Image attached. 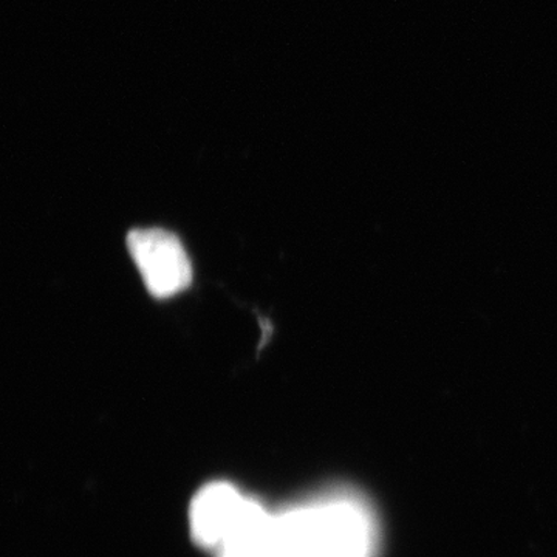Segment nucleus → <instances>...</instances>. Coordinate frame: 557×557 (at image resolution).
Wrapping results in <instances>:
<instances>
[{
	"label": "nucleus",
	"instance_id": "obj_2",
	"mask_svg": "<svg viewBox=\"0 0 557 557\" xmlns=\"http://www.w3.org/2000/svg\"><path fill=\"white\" fill-rule=\"evenodd\" d=\"M127 248L150 295L166 299L189 287L193 267L175 234L160 228L134 230L127 236Z\"/></svg>",
	"mask_w": 557,
	"mask_h": 557
},
{
	"label": "nucleus",
	"instance_id": "obj_1",
	"mask_svg": "<svg viewBox=\"0 0 557 557\" xmlns=\"http://www.w3.org/2000/svg\"><path fill=\"white\" fill-rule=\"evenodd\" d=\"M276 557H379L380 519L355 487L322 490L274 511Z\"/></svg>",
	"mask_w": 557,
	"mask_h": 557
},
{
	"label": "nucleus",
	"instance_id": "obj_3",
	"mask_svg": "<svg viewBox=\"0 0 557 557\" xmlns=\"http://www.w3.org/2000/svg\"><path fill=\"white\" fill-rule=\"evenodd\" d=\"M252 497L226 482L201 487L189 509L190 533L200 547L218 552L244 522Z\"/></svg>",
	"mask_w": 557,
	"mask_h": 557
}]
</instances>
